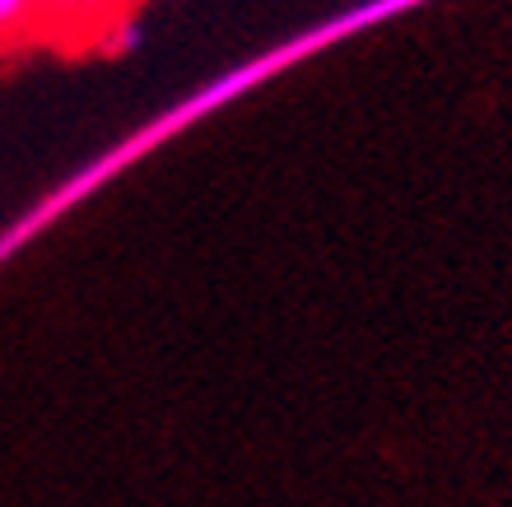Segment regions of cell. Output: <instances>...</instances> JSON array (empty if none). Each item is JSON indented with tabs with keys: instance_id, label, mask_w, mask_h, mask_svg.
<instances>
[{
	"instance_id": "6da1fadb",
	"label": "cell",
	"mask_w": 512,
	"mask_h": 507,
	"mask_svg": "<svg viewBox=\"0 0 512 507\" xmlns=\"http://www.w3.org/2000/svg\"><path fill=\"white\" fill-rule=\"evenodd\" d=\"M122 0H33L38 28H61V33H84V28H108Z\"/></svg>"
},
{
	"instance_id": "7a4b0ae2",
	"label": "cell",
	"mask_w": 512,
	"mask_h": 507,
	"mask_svg": "<svg viewBox=\"0 0 512 507\" xmlns=\"http://www.w3.org/2000/svg\"><path fill=\"white\" fill-rule=\"evenodd\" d=\"M24 28H38L33 19V0H0V38H14Z\"/></svg>"
}]
</instances>
